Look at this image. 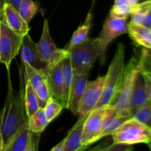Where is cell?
Segmentation results:
<instances>
[{"label": "cell", "mask_w": 151, "mask_h": 151, "mask_svg": "<svg viewBox=\"0 0 151 151\" xmlns=\"http://www.w3.org/2000/svg\"><path fill=\"white\" fill-rule=\"evenodd\" d=\"M7 73L8 89L4 106L0 111V130L2 134L4 147L16 131L28 121L24 100V87L21 86L19 91L13 89L10 72Z\"/></svg>", "instance_id": "cell-1"}, {"label": "cell", "mask_w": 151, "mask_h": 151, "mask_svg": "<svg viewBox=\"0 0 151 151\" xmlns=\"http://www.w3.org/2000/svg\"><path fill=\"white\" fill-rule=\"evenodd\" d=\"M140 71L141 66L139 61L134 57L131 58L124 67L116 91L109 103L117 110L119 115L132 116L130 112L131 94L136 78Z\"/></svg>", "instance_id": "cell-2"}, {"label": "cell", "mask_w": 151, "mask_h": 151, "mask_svg": "<svg viewBox=\"0 0 151 151\" xmlns=\"http://www.w3.org/2000/svg\"><path fill=\"white\" fill-rule=\"evenodd\" d=\"M68 51L74 72L90 71L93 63L98 58L101 64L105 61L106 58L97 38H88L83 44L75 46Z\"/></svg>", "instance_id": "cell-3"}, {"label": "cell", "mask_w": 151, "mask_h": 151, "mask_svg": "<svg viewBox=\"0 0 151 151\" xmlns=\"http://www.w3.org/2000/svg\"><path fill=\"white\" fill-rule=\"evenodd\" d=\"M124 67V47L121 43H119L114 56L108 69L107 74L105 75L104 85L101 97L94 109L107 106L110 103L116 91Z\"/></svg>", "instance_id": "cell-4"}, {"label": "cell", "mask_w": 151, "mask_h": 151, "mask_svg": "<svg viewBox=\"0 0 151 151\" xmlns=\"http://www.w3.org/2000/svg\"><path fill=\"white\" fill-rule=\"evenodd\" d=\"M114 142L134 145L147 143L151 139V129L131 116L111 134Z\"/></svg>", "instance_id": "cell-5"}, {"label": "cell", "mask_w": 151, "mask_h": 151, "mask_svg": "<svg viewBox=\"0 0 151 151\" xmlns=\"http://www.w3.org/2000/svg\"><path fill=\"white\" fill-rule=\"evenodd\" d=\"M36 44L40 58L47 63L48 69L53 67L69 56L67 50L56 47L50 35L48 20L47 19H44L41 36Z\"/></svg>", "instance_id": "cell-6"}, {"label": "cell", "mask_w": 151, "mask_h": 151, "mask_svg": "<svg viewBox=\"0 0 151 151\" xmlns=\"http://www.w3.org/2000/svg\"><path fill=\"white\" fill-rule=\"evenodd\" d=\"M23 37L13 32L1 19L0 33V63L6 66L7 72L13 59L19 54Z\"/></svg>", "instance_id": "cell-7"}, {"label": "cell", "mask_w": 151, "mask_h": 151, "mask_svg": "<svg viewBox=\"0 0 151 151\" xmlns=\"http://www.w3.org/2000/svg\"><path fill=\"white\" fill-rule=\"evenodd\" d=\"M24 78L33 88L40 108L45 106L47 100L51 96L48 80L46 75V69H37L33 66L22 61V67Z\"/></svg>", "instance_id": "cell-8"}, {"label": "cell", "mask_w": 151, "mask_h": 151, "mask_svg": "<svg viewBox=\"0 0 151 151\" xmlns=\"http://www.w3.org/2000/svg\"><path fill=\"white\" fill-rule=\"evenodd\" d=\"M106 106L94 109L90 112L83 123L81 146L82 150L97 142V138L101 133L104 120Z\"/></svg>", "instance_id": "cell-9"}, {"label": "cell", "mask_w": 151, "mask_h": 151, "mask_svg": "<svg viewBox=\"0 0 151 151\" xmlns=\"http://www.w3.org/2000/svg\"><path fill=\"white\" fill-rule=\"evenodd\" d=\"M41 134L32 132L28 126V121L12 137L4 151L38 150Z\"/></svg>", "instance_id": "cell-10"}, {"label": "cell", "mask_w": 151, "mask_h": 151, "mask_svg": "<svg viewBox=\"0 0 151 151\" xmlns=\"http://www.w3.org/2000/svg\"><path fill=\"white\" fill-rule=\"evenodd\" d=\"M127 19V17L114 16L110 13L107 16L103 24V29L97 37L104 55H106L107 47L114 38L128 32Z\"/></svg>", "instance_id": "cell-11"}, {"label": "cell", "mask_w": 151, "mask_h": 151, "mask_svg": "<svg viewBox=\"0 0 151 151\" xmlns=\"http://www.w3.org/2000/svg\"><path fill=\"white\" fill-rule=\"evenodd\" d=\"M104 81L105 76L98 77L93 81H88L79 103L78 111L79 118L87 116L97 106L103 93Z\"/></svg>", "instance_id": "cell-12"}, {"label": "cell", "mask_w": 151, "mask_h": 151, "mask_svg": "<svg viewBox=\"0 0 151 151\" xmlns=\"http://www.w3.org/2000/svg\"><path fill=\"white\" fill-rule=\"evenodd\" d=\"M88 74L89 70L81 72H74L66 109H69L75 115H78L79 103L86 89Z\"/></svg>", "instance_id": "cell-13"}, {"label": "cell", "mask_w": 151, "mask_h": 151, "mask_svg": "<svg viewBox=\"0 0 151 151\" xmlns=\"http://www.w3.org/2000/svg\"><path fill=\"white\" fill-rule=\"evenodd\" d=\"M1 19L10 29L20 36L23 37L29 33V24L25 22L19 11L9 3L4 5Z\"/></svg>", "instance_id": "cell-14"}, {"label": "cell", "mask_w": 151, "mask_h": 151, "mask_svg": "<svg viewBox=\"0 0 151 151\" xmlns=\"http://www.w3.org/2000/svg\"><path fill=\"white\" fill-rule=\"evenodd\" d=\"M21 59L22 61L33 66L37 69H46L47 65L40 58L37 50V44L31 38L29 33L23 36L21 47Z\"/></svg>", "instance_id": "cell-15"}, {"label": "cell", "mask_w": 151, "mask_h": 151, "mask_svg": "<svg viewBox=\"0 0 151 151\" xmlns=\"http://www.w3.org/2000/svg\"><path fill=\"white\" fill-rule=\"evenodd\" d=\"M63 60L52 68L46 69V75L50 86L51 96L63 105L65 108L64 92L63 86V73H62Z\"/></svg>", "instance_id": "cell-16"}, {"label": "cell", "mask_w": 151, "mask_h": 151, "mask_svg": "<svg viewBox=\"0 0 151 151\" xmlns=\"http://www.w3.org/2000/svg\"><path fill=\"white\" fill-rule=\"evenodd\" d=\"M148 103L145 81L142 70L139 72L134 83L130 103V112L133 116L134 112Z\"/></svg>", "instance_id": "cell-17"}, {"label": "cell", "mask_w": 151, "mask_h": 151, "mask_svg": "<svg viewBox=\"0 0 151 151\" xmlns=\"http://www.w3.org/2000/svg\"><path fill=\"white\" fill-rule=\"evenodd\" d=\"M88 116V115H87ZM87 116L80 117L69 134L63 139V151H81L82 150V139L83 123Z\"/></svg>", "instance_id": "cell-18"}, {"label": "cell", "mask_w": 151, "mask_h": 151, "mask_svg": "<svg viewBox=\"0 0 151 151\" xmlns=\"http://www.w3.org/2000/svg\"><path fill=\"white\" fill-rule=\"evenodd\" d=\"M128 32L131 39L137 45L151 49V29L145 27L142 24L129 22Z\"/></svg>", "instance_id": "cell-19"}, {"label": "cell", "mask_w": 151, "mask_h": 151, "mask_svg": "<svg viewBox=\"0 0 151 151\" xmlns=\"http://www.w3.org/2000/svg\"><path fill=\"white\" fill-rule=\"evenodd\" d=\"M92 18V9L91 8L88 14H87L86 17L84 22L82 24L80 25L78 29L74 32L69 44L64 49L67 50H69V49L72 48L75 46L83 44L89 38H88V35H89V31L91 27Z\"/></svg>", "instance_id": "cell-20"}, {"label": "cell", "mask_w": 151, "mask_h": 151, "mask_svg": "<svg viewBox=\"0 0 151 151\" xmlns=\"http://www.w3.org/2000/svg\"><path fill=\"white\" fill-rule=\"evenodd\" d=\"M21 69L22 70V68H21ZM22 72H23V70H22ZM24 100L25 110H26L27 115L29 118L40 107L39 105H38L36 94H35L31 84L25 78L24 84Z\"/></svg>", "instance_id": "cell-21"}, {"label": "cell", "mask_w": 151, "mask_h": 151, "mask_svg": "<svg viewBox=\"0 0 151 151\" xmlns=\"http://www.w3.org/2000/svg\"><path fill=\"white\" fill-rule=\"evenodd\" d=\"M62 73H63V92H64L65 109H66L68 105V100H69V91H70V87L71 85H72L74 75L73 68H72V63H71L69 56L63 60Z\"/></svg>", "instance_id": "cell-22"}, {"label": "cell", "mask_w": 151, "mask_h": 151, "mask_svg": "<svg viewBox=\"0 0 151 151\" xmlns=\"http://www.w3.org/2000/svg\"><path fill=\"white\" fill-rule=\"evenodd\" d=\"M49 123L43 108H39L28 118V126L32 132L41 134Z\"/></svg>", "instance_id": "cell-23"}, {"label": "cell", "mask_w": 151, "mask_h": 151, "mask_svg": "<svg viewBox=\"0 0 151 151\" xmlns=\"http://www.w3.org/2000/svg\"><path fill=\"white\" fill-rule=\"evenodd\" d=\"M17 10L25 22L29 24L39 10L33 0H22Z\"/></svg>", "instance_id": "cell-24"}, {"label": "cell", "mask_w": 151, "mask_h": 151, "mask_svg": "<svg viewBox=\"0 0 151 151\" xmlns=\"http://www.w3.org/2000/svg\"><path fill=\"white\" fill-rule=\"evenodd\" d=\"M134 7L130 0H114L110 10V14L117 17L128 18Z\"/></svg>", "instance_id": "cell-25"}, {"label": "cell", "mask_w": 151, "mask_h": 151, "mask_svg": "<svg viewBox=\"0 0 151 151\" xmlns=\"http://www.w3.org/2000/svg\"><path fill=\"white\" fill-rule=\"evenodd\" d=\"M63 106L60 102L56 100L50 96V98L47 100L45 106L44 107V113H45L46 117L49 122H51L54 120L63 110Z\"/></svg>", "instance_id": "cell-26"}, {"label": "cell", "mask_w": 151, "mask_h": 151, "mask_svg": "<svg viewBox=\"0 0 151 151\" xmlns=\"http://www.w3.org/2000/svg\"><path fill=\"white\" fill-rule=\"evenodd\" d=\"M151 7V1H145V2L138 3L133 7L131 12V23L137 24H142L143 20L146 13Z\"/></svg>", "instance_id": "cell-27"}, {"label": "cell", "mask_w": 151, "mask_h": 151, "mask_svg": "<svg viewBox=\"0 0 151 151\" xmlns=\"http://www.w3.org/2000/svg\"><path fill=\"white\" fill-rule=\"evenodd\" d=\"M131 116H123V115H119L118 114L114 118L112 119V120L109 122V125L106 126V128L102 131L100 134V135L97 137V141H98L99 139H101L102 138L105 137H107V136H110L113 134V132L114 131H116L124 122L128 119L129 118H131Z\"/></svg>", "instance_id": "cell-28"}, {"label": "cell", "mask_w": 151, "mask_h": 151, "mask_svg": "<svg viewBox=\"0 0 151 151\" xmlns=\"http://www.w3.org/2000/svg\"><path fill=\"white\" fill-rule=\"evenodd\" d=\"M134 118L151 129V105L146 103L134 113Z\"/></svg>", "instance_id": "cell-29"}, {"label": "cell", "mask_w": 151, "mask_h": 151, "mask_svg": "<svg viewBox=\"0 0 151 151\" xmlns=\"http://www.w3.org/2000/svg\"><path fill=\"white\" fill-rule=\"evenodd\" d=\"M139 61L141 70L151 76V49L143 47Z\"/></svg>", "instance_id": "cell-30"}, {"label": "cell", "mask_w": 151, "mask_h": 151, "mask_svg": "<svg viewBox=\"0 0 151 151\" xmlns=\"http://www.w3.org/2000/svg\"><path fill=\"white\" fill-rule=\"evenodd\" d=\"M132 145H130L123 144V143L112 142L109 147L106 148L107 151H123V150H132Z\"/></svg>", "instance_id": "cell-31"}, {"label": "cell", "mask_w": 151, "mask_h": 151, "mask_svg": "<svg viewBox=\"0 0 151 151\" xmlns=\"http://www.w3.org/2000/svg\"><path fill=\"white\" fill-rule=\"evenodd\" d=\"M143 76H144L145 81L146 89H147V101L151 105V77L146 72H142Z\"/></svg>", "instance_id": "cell-32"}, {"label": "cell", "mask_w": 151, "mask_h": 151, "mask_svg": "<svg viewBox=\"0 0 151 151\" xmlns=\"http://www.w3.org/2000/svg\"><path fill=\"white\" fill-rule=\"evenodd\" d=\"M142 25L145 27L151 29V7L148 10V11L146 13L145 16L143 20Z\"/></svg>", "instance_id": "cell-33"}, {"label": "cell", "mask_w": 151, "mask_h": 151, "mask_svg": "<svg viewBox=\"0 0 151 151\" xmlns=\"http://www.w3.org/2000/svg\"><path fill=\"white\" fill-rule=\"evenodd\" d=\"M51 151H63V139L51 149Z\"/></svg>", "instance_id": "cell-34"}, {"label": "cell", "mask_w": 151, "mask_h": 151, "mask_svg": "<svg viewBox=\"0 0 151 151\" xmlns=\"http://www.w3.org/2000/svg\"><path fill=\"white\" fill-rule=\"evenodd\" d=\"M21 1H22V0H6V3H9V4H10L11 5H13L16 10H18Z\"/></svg>", "instance_id": "cell-35"}, {"label": "cell", "mask_w": 151, "mask_h": 151, "mask_svg": "<svg viewBox=\"0 0 151 151\" xmlns=\"http://www.w3.org/2000/svg\"><path fill=\"white\" fill-rule=\"evenodd\" d=\"M4 139H3L2 134H1V130H0V151H4Z\"/></svg>", "instance_id": "cell-36"}, {"label": "cell", "mask_w": 151, "mask_h": 151, "mask_svg": "<svg viewBox=\"0 0 151 151\" xmlns=\"http://www.w3.org/2000/svg\"><path fill=\"white\" fill-rule=\"evenodd\" d=\"M6 4V0H0V16L2 15V10L4 5Z\"/></svg>", "instance_id": "cell-37"}, {"label": "cell", "mask_w": 151, "mask_h": 151, "mask_svg": "<svg viewBox=\"0 0 151 151\" xmlns=\"http://www.w3.org/2000/svg\"><path fill=\"white\" fill-rule=\"evenodd\" d=\"M130 1H131V4L133 6H135L136 4H137L139 3V0H130Z\"/></svg>", "instance_id": "cell-38"}, {"label": "cell", "mask_w": 151, "mask_h": 151, "mask_svg": "<svg viewBox=\"0 0 151 151\" xmlns=\"http://www.w3.org/2000/svg\"><path fill=\"white\" fill-rule=\"evenodd\" d=\"M151 1V0H139V3L145 2V1Z\"/></svg>", "instance_id": "cell-39"}, {"label": "cell", "mask_w": 151, "mask_h": 151, "mask_svg": "<svg viewBox=\"0 0 151 151\" xmlns=\"http://www.w3.org/2000/svg\"><path fill=\"white\" fill-rule=\"evenodd\" d=\"M147 145H148V147H149V149H150V150H151V139L150 140V142H149L148 143H147Z\"/></svg>", "instance_id": "cell-40"}, {"label": "cell", "mask_w": 151, "mask_h": 151, "mask_svg": "<svg viewBox=\"0 0 151 151\" xmlns=\"http://www.w3.org/2000/svg\"><path fill=\"white\" fill-rule=\"evenodd\" d=\"M0 33H1V17H0Z\"/></svg>", "instance_id": "cell-41"}, {"label": "cell", "mask_w": 151, "mask_h": 151, "mask_svg": "<svg viewBox=\"0 0 151 151\" xmlns=\"http://www.w3.org/2000/svg\"><path fill=\"white\" fill-rule=\"evenodd\" d=\"M0 17H1V16H0Z\"/></svg>", "instance_id": "cell-42"}, {"label": "cell", "mask_w": 151, "mask_h": 151, "mask_svg": "<svg viewBox=\"0 0 151 151\" xmlns=\"http://www.w3.org/2000/svg\"><path fill=\"white\" fill-rule=\"evenodd\" d=\"M150 77H151V76H150Z\"/></svg>", "instance_id": "cell-43"}]
</instances>
